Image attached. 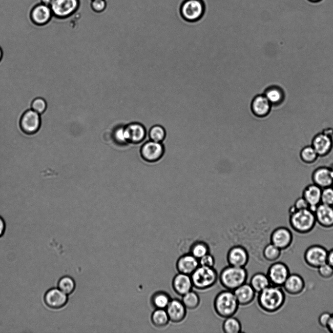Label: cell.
Masks as SVG:
<instances>
[{
  "label": "cell",
  "instance_id": "9c48e42d",
  "mask_svg": "<svg viewBox=\"0 0 333 333\" xmlns=\"http://www.w3.org/2000/svg\"><path fill=\"white\" fill-rule=\"evenodd\" d=\"M290 274L289 268L285 263L275 261L270 266L266 274L271 285L281 287Z\"/></svg>",
  "mask_w": 333,
  "mask_h": 333
},
{
  "label": "cell",
  "instance_id": "9a60e30c",
  "mask_svg": "<svg viewBox=\"0 0 333 333\" xmlns=\"http://www.w3.org/2000/svg\"><path fill=\"white\" fill-rule=\"evenodd\" d=\"M249 254L247 249L241 245L231 247L227 253L228 265L245 267L249 261Z\"/></svg>",
  "mask_w": 333,
  "mask_h": 333
},
{
  "label": "cell",
  "instance_id": "83f0119b",
  "mask_svg": "<svg viewBox=\"0 0 333 333\" xmlns=\"http://www.w3.org/2000/svg\"><path fill=\"white\" fill-rule=\"evenodd\" d=\"M263 94L272 105H277L281 103L285 97L282 89L277 86H271L267 87Z\"/></svg>",
  "mask_w": 333,
  "mask_h": 333
},
{
  "label": "cell",
  "instance_id": "30bf717a",
  "mask_svg": "<svg viewBox=\"0 0 333 333\" xmlns=\"http://www.w3.org/2000/svg\"><path fill=\"white\" fill-rule=\"evenodd\" d=\"M165 147L162 142L151 140L145 142L141 147L140 155L142 158L148 162L159 161L164 156Z\"/></svg>",
  "mask_w": 333,
  "mask_h": 333
},
{
  "label": "cell",
  "instance_id": "ba28073f",
  "mask_svg": "<svg viewBox=\"0 0 333 333\" xmlns=\"http://www.w3.org/2000/svg\"><path fill=\"white\" fill-rule=\"evenodd\" d=\"M328 252L324 247L320 245H311L304 252V261L309 267L317 269L327 262Z\"/></svg>",
  "mask_w": 333,
  "mask_h": 333
},
{
  "label": "cell",
  "instance_id": "7a4b0ae2",
  "mask_svg": "<svg viewBox=\"0 0 333 333\" xmlns=\"http://www.w3.org/2000/svg\"><path fill=\"white\" fill-rule=\"evenodd\" d=\"M248 277L245 267L229 265L224 267L219 274L221 285L225 289L233 291L247 282Z\"/></svg>",
  "mask_w": 333,
  "mask_h": 333
},
{
  "label": "cell",
  "instance_id": "ac0fdd59",
  "mask_svg": "<svg viewBox=\"0 0 333 333\" xmlns=\"http://www.w3.org/2000/svg\"><path fill=\"white\" fill-rule=\"evenodd\" d=\"M187 310L181 300L171 299L166 310L169 320L173 323L182 322L187 316Z\"/></svg>",
  "mask_w": 333,
  "mask_h": 333
},
{
  "label": "cell",
  "instance_id": "f6af8a7d",
  "mask_svg": "<svg viewBox=\"0 0 333 333\" xmlns=\"http://www.w3.org/2000/svg\"><path fill=\"white\" fill-rule=\"evenodd\" d=\"M292 206L295 210L309 208V204L302 196L297 198L292 205Z\"/></svg>",
  "mask_w": 333,
  "mask_h": 333
},
{
  "label": "cell",
  "instance_id": "e575fe53",
  "mask_svg": "<svg viewBox=\"0 0 333 333\" xmlns=\"http://www.w3.org/2000/svg\"><path fill=\"white\" fill-rule=\"evenodd\" d=\"M209 248L208 244L203 241H198L193 243L189 249V253L198 259L209 253Z\"/></svg>",
  "mask_w": 333,
  "mask_h": 333
},
{
  "label": "cell",
  "instance_id": "836d02e7",
  "mask_svg": "<svg viewBox=\"0 0 333 333\" xmlns=\"http://www.w3.org/2000/svg\"><path fill=\"white\" fill-rule=\"evenodd\" d=\"M183 303L187 309H196L200 304V298L198 294L192 290L182 296Z\"/></svg>",
  "mask_w": 333,
  "mask_h": 333
},
{
  "label": "cell",
  "instance_id": "5b68a950",
  "mask_svg": "<svg viewBox=\"0 0 333 333\" xmlns=\"http://www.w3.org/2000/svg\"><path fill=\"white\" fill-rule=\"evenodd\" d=\"M190 276L193 288L198 290H206L215 284L219 274L214 267L199 265Z\"/></svg>",
  "mask_w": 333,
  "mask_h": 333
},
{
  "label": "cell",
  "instance_id": "d4e9b609",
  "mask_svg": "<svg viewBox=\"0 0 333 333\" xmlns=\"http://www.w3.org/2000/svg\"><path fill=\"white\" fill-rule=\"evenodd\" d=\"M272 105L264 94L257 95L251 103V110L257 117L264 118L270 113Z\"/></svg>",
  "mask_w": 333,
  "mask_h": 333
},
{
  "label": "cell",
  "instance_id": "7bdbcfd3",
  "mask_svg": "<svg viewBox=\"0 0 333 333\" xmlns=\"http://www.w3.org/2000/svg\"><path fill=\"white\" fill-rule=\"evenodd\" d=\"M199 265L214 267L215 264V259L214 257L209 253L205 255L199 259Z\"/></svg>",
  "mask_w": 333,
  "mask_h": 333
},
{
  "label": "cell",
  "instance_id": "4dcf8cb0",
  "mask_svg": "<svg viewBox=\"0 0 333 333\" xmlns=\"http://www.w3.org/2000/svg\"><path fill=\"white\" fill-rule=\"evenodd\" d=\"M281 252V250L270 242L263 248L262 254L265 260L269 262H273L279 258Z\"/></svg>",
  "mask_w": 333,
  "mask_h": 333
},
{
  "label": "cell",
  "instance_id": "8fae6325",
  "mask_svg": "<svg viewBox=\"0 0 333 333\" xmlns=\"http://www.w3.org/2000/svg\"><path fill=\"white\" fill-rule=\"evenodd\" d=\"M29 18L30 21L34 25L43 26L51 22L53 15L50 6L40 2L31 8Z\"/></svg>",
  "mask_w": 333,
  "mask_h": 333
},
{
  "label": "cell",
  "instance_id": "f1b7e54d",
  "mask_svg": "<svg viewBox=\"0 0 333 333\" xmlns=\"http://www.w3.org/2000/svg\"><path fill=\"white\" fill-rule=\"evenodd\" d=\"M169 295L164 291L155 293L151 298L152 306L156 309H166L171 300Z\"/></svg>",
  "mask_w": 333,
  "mask_h": 333
},
{
  "label": "cell",
  "instance_id": "60d3db41",
  "mask_svg": "<svg viewBox=\"0 0 333 333\" xmlns=\"http://www.w3.org/2000/svg\"><path fill=\"white\" fill-rule=\"evenodd\" d=\"M317 269L319 276L324 279H329L333 276V268L327 262Z\"/></svg>",
  "mask_w": 333,
  "mask_h": 333
},
{
  "label": "cell",
  "instance_id": "7c38bea8",
  "mask_svg": "<svg viewBox=\"0 0 333 333\" xmlns=\"http://www.w3.org/2000/svg\"><path fill=\"white\" fill-rule=\"evenodd\" d=\"M311 145L319 157H325L333 148V137L322 131L313 136Z\"/></svg>",
  "mask_w": 333,
  "mask_h": 333
},
{
  "label": "cell",
  "instance_id": "f35d334b",
  "mask_svg": "<svg viewBox=\"0 0 333 333\" xmlns=\"http://www.w3.org/2000/svg\"><path fill=\"white\" fill-rule=\"evenodd\" d=\"M321 203L333 206V187L322 189Z\"/></svg>",
  "mask_w": 333,
  "mask_h": 333
},
{
  "label": "cell",
  "instance_id": "3957f363",
  "mask_svg": "<svg viewBox=\"0 0 333 333\" xmlns=\"http://www.w3.org/2000/svg\"><path fill=\"white\" fill-rule=\"evenodd\" d=\"M289 222L291 228L300 234L309 233L316 223L314 213L309 208L295 210L289 214Z\"/></svg>",
  "mask_w": 333,
  "mask_h": 333
},
{
  "label": "cell",
  "instance_id": "2e32d148",
  "mask_svg": "<svg viewBox=\"0 0 333 333\" xmlns=\"http://www.w3.org/2000/svg\"><path fill=\"white\" fill-rule=\"evenodd\" d=\"M311 179L313 183L323 189L332 186L333 174L330 166H320L313 171Z\"/></svg>",
  "mask_w": 333,
  "mask_h": 333
},
{
  "label": "cell",
  "instance_id": "5bb4252c",
  "mask_svg": "<svg viewBox=\"0 0 333 333\" xmlns=\"http://www.w3.org/2000/svg\"><path fill=\"white\" fill-rule=\"evenodd\" d=\"M293 241V235L291 231L283 226L274 229L270 235V242L282 251L288 249Z\"/></svg>",
  "mask_w": 333,
  "mask_h": 333
},
{
  "label": "cell",
  "instance_id": "ffe728a7",
  "mask_svg": "<svg viewBox=\"0 0 333 333\" xmlns=\"http://www.w3.org/2000/svg\"><path fill=\"white\" fill-rule=\"evenodd\" d=\"M322 188L312 183L307 185L303 190L302 196L307 201L309 209L314 212L321 203Z\"/></svg>",
  "mask_w": 333,
  "mask_h": 333
},
{
  "label": "cell",
  "instance_id": "ab89813d",
  "mask_svg": "<svg viewBox=\"0 0 333 333\" xmlns=\"http://www.w3.org/2000/svg\"><path fill=\"white\" fill-rule=\"evenodd\" d=\"M46 101L41 97L35 98L31 104V109L39 114L43 113L46 109Z\"/></svg>",
  "mask_w": 333,
  "mask_h": 333
},
{
  "label": "cell",
  "instance_id": "f907efd6",
  "mask_svg": "<svg viewBox=\"0 0 333 333\" xmlns=\"http://www.w3.org/2000/svg\"><path fill=\"white\" fill-rule=\"evenodd\" d=\"M2 50L0 47V60L2 58Z\"/></svg>",
  "mask_w": 333,
  "mask_h": 333
},
{
  "label": "cell",
  "instance_id": "db71d44e",
  "mask_svg": "<svg viewBox=\"0 0 333 333\" xmlns=\"http://www.w3.org/2000/svg\"><path fill=\"white\" fill-rule=\"evenodd\" d=\"M332 186L333 187V185H332Z\"/></svg>",
  "mask_w": 333,
  "mask_h": 333
},
{
  "label": "cell",
  "instance_id": "52a82bcc",
  "mask_svg": "<svg viewBox=\"0 0 333 333\" xmlns=\"http://www.w3.org/2000/svg\"><path fill=\"white\" fill-rule=\"evenodd\" d=\"M79 5V0H54L50 7L53 17L64 20L74 14Z\"/></svg>",
  "mask_w": 333,
  "mask_h": 333
},
{
  "label": "cell",
  "instance_id": "cb8c5ba5",
  "mask_svg": "<svg viewBox=\"0 0 333 333\" xmlns=\"http://www.w3.org/2000/svg\"><path fill=\"white\" fill-rule=\"evenodd\" d=\"M125 128L128 143L139 144L146 137V130L141 123H131Z\"/></svg>",
  "mask_w": 333,
  "mask_h": 333
},
{
  "label": "cell",
  "instance_id": "4fadbf2b",
  "mask_svg": "<svg viewBox=\"0 0 333 333\" xmlns=\"http://www.w3.org/2000/svg\"><path fill=\"white\" fill-rule=\"evenodd\" d=\"M41 125L40 114L32 109L27 110L23 114L20 121L22 131L27 135L36 133L40 128Z\"/></svg>",
  "mask_w": 333,
  "mask_h": 333
},
{
  "label": "cell",
  "instance_id": "d590c367",
  "mask_svg": "<svg viewBox=\"0 0 333 333\" xmlns=\"http://www.w3.org/2000/svg\"><path fill=\"white\" fill-rule=\"evenodd\" d=\"M75 286L74 280L69 276H62L58 283V288L67 295L71 294L74 292Z\"/></svg>",
  "mask_w": 333,
  "mask_h": 333
},
{
  "label": "cell",
  "instance_id": "44dd1931",
  "mask_svg": "<svg viewBox=\"0 0 333 333\" xmlns=\"http://www.w3.org/2000/svg\"><path fill=\"white\" fill-rule=\"evenodd\" d=\"M199 266V259L189 253L181 255L176 263V268L178 273L189 275Z\"/></svg>",
  "mask_w": 333,
  "mask_h": 333
},
{
  "label": "cell",
  "instance_id": "816d5d0a",
  "mask_svg": "<svg viewBox=\"0 0 333 333\" xmlns=\"http://www.w3.org/2000/svg\"><path fill=\"white\" fill-rule=\"evenodd\" d=\"M330 168H331V170H332V173H333V165H332L331 166H330Z\"/></svg>",
  "mask_w": 333,
  "mask_h": 333
},
{
  "label": "cell",
  "instance_id": "b9f144b4",
  "mask_svg": "<svg viewBox=\"0 0 333 333\" xmlns=\"http://www.w3.org/2000/svg\"><path fill=\"white\" fill-rule=\"evenodd\" d=\"M90 7L96 13H101L104 11L106 7L105 0H91Z\"/></svg>",
  "mask_w": 333,
  "mask_h": 333
},
{
  "label": "cell",
  "instance_id": "1f68e13d",
  "mask_svg": "<svg viewBox=\"0 0 333 333\" xmlns=\"http://www.w3.org/2000/svg\"><path fill=\"white\" fill-rule=\"evenodd\" d=\"M222 330L225 333H239L242 332L240 321L233 316L225 318L222 324Z\"/></svg>",
  "mask_w": 333,
  "mask_h": 333
},
{
  "label": "cell",
  "instance_id": "277c9868",
  "mask_svg": "<svg viewBox=\"0 0 333 333\" xmlns=\"http://www.w3.org/2000/svg\"><path fill=\"white\" fill-rule=\"evenodd\" d=\"M239 306L233 291L226 289L218 293L213 301L215 312L223 318L234 316Z\"/></svg>",
  "mask_w": 333,
  "mask_h": 333
},
{
  "label": "cell",
  "instance_id": "e0dca14e",
  "mask_svg": "<svg viewBox=\"0 0 333 333\" xmlns=\"http://www.w3.org/2000/svg\"><path fill=\"white\" fill-rule=\"evenodd\" d=\"M44 301L48 307L58 309L64 307L68 301V295L58 288L48 290L44 295Z\"/></svg>",
  "mask_w": 333,
  "mask_h": 333
},
{
  "label": "cell",
  "instance_id": "681fc988",
  "mask_svg": "<svg viewBox=\"0 0 333 333\" xmlns=\"http://www.w3.org/2000/svg\"><path fill=\"white\" fill-rule=\"evenodd\" d=\"M54 1V0H40V2L50 7Z\"/></svg>",
  "mask_w": 333,
  "mask_h": 333
},
{
  "label": "cell",
  "instance_id": "8992f818",
  "mask_svg": "<svg viewBox=\"0 0 333 333\" xmlns=\"http://www.w3.org/2000/svg\"><path fill=\"white\" fill-rule=\"evenodd\" d=\"M205 10V4L202 0H185L181 5L180 12L185 20L195 22L202 18Z\"/></svg>",
  "mask_w": 333,
  "mask_h": 333
},
{
  "label": "cell",
  "instance_id": "6da1fadb",
  "mask_svg": "<svg viewBox=\"0 0 333 333\" xmlns=\"http://www.w3.org/2000/svg\"><path fill=\"white\" fill-rule=\"evenodd\" d=\"M258 294L259 307L266 313L276 312L285 303V294L281 287L271 285Z\"/></svg>",
  "mask_w": 333,
  "mask_h": 333
},
{
  "label": "cell",
  "instance_id": "603a6c76",
  "mask_svg": "<svg viewBox=\"0 0 333 333\" xmlns=\"http://www.w3.org/2000/svg\"><path fill=\"white\" fill-rule=\"evenodd\" d=\"M172 287L177 294L182 296L193 288L190 275L178 273L173 278Z\"/></svg>",
  "mask_w": 333,
  "mask_h": 333
},
{
  "label": "cell",
  "instance_id": "7dc6e473",
  "mask_svg": "<svg viewBox=\"0 0 333 333\" xmlns=\"http://www.w3.org/2000/svg\"><path fill=\"white\" fill-rule=\"evenodd\" d=\"M327 263L333 268V248L328 252Z\"/></svg>",
  "mask_w": 333,
  "mask_h": 333
},
{
  "label": "cell",
  "instance_id": "4316f807",
  "mask_svg": "<svg viewBox=\"0 0 333 333\" xmlns=\"http://www.w3.org/2000/svg\"><path fill=\"white\" fill-rule=\"evenodd\" d=\"M250 284L256 293H259L271 285V283L267 274L258 272L252 275Z\"/></svg>",
  "mask_w": 333,
  "mask_h": 333
},
{
  "label": "cell",
  "instance_id": "f5cc1de1",
  "mask_svg": "<svg viewBox=\"0 0 333 333\" xmlns=\"http://www.w3.org/2000/svg\"><path fill=\"white\" fill-rule=\"evenodd\" d=\"M311 0L312 1H319L320 0Z\"/></svg>",
  "mask_w": 333,
  "mask_h": 333
},
{
  "label": "cell",
  "instance_id": "8d00e7d4",
  "mask_svg": "<svg viewBox=\"0 0 333 333\" xmlns=\"http://www.w3.org/2000/svg\"><path fill=\"white\" fill-rule=\"evenodd\" d=\"M148 136L150 140L162 142L166 137V132L165 128L161 125H155L149 130Z\"/></svg>",
  "mask_w": 333,
  "mask_h": 333
},
{
  "label": "cell",
  "instance_id": "74e56055",
  "mask_svg": "<svg viewBox=\"0 0 333 333\" xmlns=\"http://www.w3.org/2000/svg\"><path fill=\"white\" fill-rule=\"evenodd\" d=\"M113 141L118 145H125L128 143L125 126L116 127L112 133Z\"/></svg>",
  "mask_w": 333,
  "mask_h": 333
},
{
  "label": "cell",
  "instance_id": "7402d4cb",
  "mask_svg": "<svg viewBox=\"0 0 333 333\" xmlns=\"http://www.w3.org/2000/svg\"><path fill=\"white\" fill-rule=\"evenodd\" d=\"M289 294L297 295L302 293L305 287L303 278L297 274H290L282 286Z\"/></svg>",
  "mask_w": 333,
  "mask_h": 333
},
{
  "label": "cell",
  "instance_id": "f546056e",
  "mask_svg": "<svg viewBox=\"0 0 333 333\" xmlns=\"http://www.w3.org/2000/svg\"><path fill=\"white\" fill-rule=\"evenodd\" d=\"M319 157L318 155L311 144L304 146L299 152L301 161L306 164L314 163Z\"/></svg>",
  "mask_w": 333,
  "mask_h": 333
},
{
  "label": "cell",
  "instance_id": "484cf974",
  "mask_svg": "<svg viewBox=\"0 0 333 333\" xmlns=\"http://www.w3.org/2000/svg\"><path fill=\"white\" fill-rule=\"evenodd\" d=\"M233 293L241 306H247L252 303L256 293L250 283L246 282L234 290Z\"/></svg>",
  "mask_w": 333,
  "mask_h": 333
},
{
  "label": "cell",
  "instance_id": "d6986e66",
  "mask_svg": "<svg viewBox=\"0 0 333 333\" xmlns=\"http://www.w3.org/2000/svg\"><path fill=\"white\" fill-rule=\"evenodd\" d=\"M316 223L329 229L333 227V206L320 203L314 211Z\"/></svg>",
  "mask_w": 333,
  "mask_h": 333
},
{
  "label": "cell",
  "instance_id": "c3c4849f",
  "mask_svg": "<svg viewBox=\"0 0 333 333\" xmlns=\"http://www.w3.org/2000/svg\"><path fill=\"white\" fill-rule=\"evenodd\" d=\"M327 329L330 333H333V313H332L331 317Z\"/></svg>",
  "mask_w": 333,
  "mask_h": 333
},
{
  "label": "cell",
  "instance_id": "d6a6232c",
  "mask_svg": "<svg viewBox=\"0 0 333 333\" xmlns=\"http://www.w3.org/2000/svg\"><path fill=\"white\" fill-rule=\"evenodd\" d=\"M151 319L153 324L158 328L166 327L170 321L166 309H156L152 313Z\"/></svg>",
  "mask_w": 333,
  "mask_h": 333
},
{
  "label": "cell",
  "instance_id": "ee69618b",
  "mask_svg": "<svg viewBox=\"0 0 333 333\" xmlns=\"http://www.w3.org/2000/svg\"><path fill=\"white\" fill-rule=\"evenodd\" d=\"M331 315L332 313L328 312L321 313L318 318L319 324L322 327L327 329L331 317Z\"/></svg>",
  "mask_w": 333,
  "mask_h": 333
},
{
  "label": "cell",
  "instance_id": "bcb514c9",
  "mask_svg": "<svg viewBox=\"0 0 333 333\" xmlns=\"http://www.w3.org/2000/svg\"><path fill=\"white\" fill-rule=\"evenodd\" d=\"M6 229V223L3 217L0 215V237H1Z\"/></svg>",
  "mask_w": 333,
  "mask_h": 333
}]
</instances>
